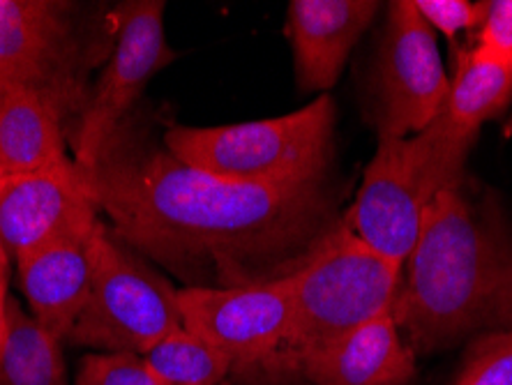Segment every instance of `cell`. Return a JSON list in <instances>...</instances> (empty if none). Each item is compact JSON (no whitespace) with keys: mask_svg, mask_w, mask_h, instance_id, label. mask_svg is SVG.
I'll return each mask as SVG.
<instances>
[{"mask_svg":"<svg viewBox=\"0 0 512 385\" xmlns=\"http://www.w3.org/2000/svg\"><path fill=\"white\" fill-rule=\"evenodd\" d=\"M111 233L187 286H240L291 275L337 224L323 178L229 183L157 148L127 120L79 169Z\"/></svg>","mask_w":512,"mask_h":385,"instance_id":"obj_1","label":"cell"},{"mask_svg":"<svg viewBox=\"0 0 512 385\" xmlns=\"http://www.w3.org/2000/svg\"><path fill=\"white\" fill-rule=\"evenodd\" d=\"M393 319L413 353L512 330V233L473 208L462 187L429 206L402 268Z\"/></svg>","mask_w":512,"mask_h":385,"instance_id":"obj_2","label":"cell"},{"mask_svg":"<svg viewBox=\"0 0 512 385\" xmlns=\"http://www.w3.org/2000/svg\"><path fill=\"white\" fill-rule=\"evenodd\" d=\"M402 266L335 224L291 273L293 316L284 342L252 372L270 385L303 379L305 369L346 335L393 312Z\"/></svg>","mask_w":512,"mask_h":385,"instance_id":"obj_3","label":"cell"},{"mask_svg":"<svg viewBox=\"0 0 512 385\" xmlns=\"http://www.w3.org/2000/svg\"><path fill=\"white\" fill-rule=\"evenodd\" d=\"M478 134L464 132L446 113L411 137H379L363 185L344 226L376 254L404 268L416 247L427 210L439 196L459 187Z\"/></svg>","mask_w":512,"mask_h":385,"instance_id":"obj_4","label":"cell"},{"mask_svg":"<svg viewBox=\"0 0 512 385\" xmlns=\"http://www.w3.org/2000/svg\"><path fill=\"white\" fill-rule=\"evenodd\" d=\"M335 102L321 95L280 118L164 132V148L192 169L229 183L300 185L326 178L333 155Z\"/></svg>","mask_w":512,"mask_h":385,"instance_id":"obj_5","label":"cell"},{"mask_svg":"<svg viewBox=\"0 0 512 385\" xmlns=\"http://www.w3.org/2000/svg\"><path fill=\"white\" fill-rule=\"evenodd\" d=\"M180 328L176 286L100 224L88 303L67 339L100 353L146 356Z\"/></svg>","mask_w":512,"mask_h":385,"instance_id":"obj_6","label":"cell"},{"mask_svg":"<svg viewBox=\"0 0 512 385\" xmlns=\"http://www.w3.org/2000/svg\"><path fill=\"white\" fill-rule=\"evenodd\" d=\"M162 0H130L114 12V49L79 113L72 137V160L79 169L93 164L127 113L157 72L173 63L176 51L169 47L164 30Z\"/></svg>","mask_w":512,"mask_h":385,"instance_id":"obj_7","label":"cell"},{"mask_svg":"<svg viewBox=\"0 0 512 385\" xmlns=\"http://www.w3.org/2000/svg\"><path fill=\"white\" fill-rule=\"evenodd\" d=\"M178 305L187 330L222 351L233 374L250 376L289 332L291 275L240 286H183Z\"/></svg>","mask_w":512,"mask_h":385,"instance_id":"obj_8","label":"cell"},{"mask_svg":"<svg viewBox=\"0 0 512 385\" xmlns=\"http://www.w3.org/2000/svg\"><path fill=\"white\" fill-rule=\"evenodd\" d=\"M450 79L443 70L434 30L413 0L388 7V24L376 60L379 137H411L423 132L446 104Z\"/></svg>","mask_w":512,"mask_h":385,"instance_id":"obj_9","label":"cell"},{"mask_svg":"<svg viewBox=\"0 0 512 385\" xmlns=\"http://www.w3.org/2000/svg\"><path fill=\"white\" fill-rule=\"evenodd\" d=\"M77 37L72 5L58 0H0V93L30 86L84 109L74 72Z\"/></svg>","mask_w":512,"mask_h":385,"instance_id":"obj_10","label":"cell"},{"mask_svg":"<svg viewBox=\"0 0 512 385\" xmlns=\"http://www.w3.org/2000/svg\"><path fill=\"white\" fill-rule=\"evenodd\" d=\"M97 220L100 210L72 157L0 178V238L17 261Z\"/></svg>","mask_w":512,"mask_h":385,"instance_id":"obj_11","label":"cell"},{"mask_svg":"<svg viewBox=\"0 0 512 385\" xmlns=\"http://www.w3.org/2000/svg\"><path fill=\"white\" fill-rule=\"evenodd\" d=\"M100 220L17 261L21 291L35 321L56 335L60 342L70 337L74 323L84 312L93 284L95 236Z\"/></svg>","mask_w":512,"mask_h":385,"instance_id":"obj_12","label":"cell"},{"mask_svg":"<svg viewBox=\"0 0 512 385\" xmlns=\"http://www.w3.org/2000/svg\"><path fill=\"white\" fill-rule=\"evenodd\" d=\"M376 0H293L286 17L300 88H333L360 35L379 12Z\"/></svg>","mask_w":512,"mask_h":385,"instance_id":"obj_13","label":"cell"},{"mask_svg":"<svg viewBox=\"0 0 512 385\" xmlns=\"http://www.w3.org/2000/svg\"><path fill=\"white\" fill-rule=\"evenodd\" d=\"M74 107L49 90L17 86L0 93V178L47 169L65 157V118Z\"/></svg>","mask_w":512,"mask_h":385,"instance_id":"obj_14","label":"cell"},{"mask_svg":"<svg viewBox=\"0 0 512 385\" xmlns=\"http://www.w3.org/2000/svg\"><path fill=\"white\" fill-rule=\"evenodd\" d=\"M416 353L404 342L393 312L353 330L305 369L312 385H409Z\"/></svg>","mask_w":512,"mask_h":385,"instance_id":"obj_15","label":"cell"},{"mask_svg":"<svg viewBox=\"0 0 512 385\" xmlns=\"http://www.w3.org/2000/svg\"><path fill=\"white\" fill-rule=\"evenodd\" d=\"M510 102L512 65L480 47L464 49L457 56L443 113L459 130L478 134L480 127L501 116Z\"/></svg>","mask_w":512,"mask_h":385,"instance_id":"obj_16","label":"cell"},{"mask_svg":"<svg viewBox=\"0 0 512 385\" xmlns=\"http://www.w3.org/2000/svg\"><path fill=\"white\" fill-rule=\"evenodd\" d=\"M7 335L0 346V385H65L60 339L7 298Z\"/></svg>","mask_w":512,"mask_h":385,"instance_id":"obj_17","label":"cell"},{"mask_svg":"<svg viewBox=\"0 0 512 385\" xmlns=\"http://www.w3.org/2000/svg\"><path fill=\"white\" fill-rule=\"evenodd\" d=\"M143 358L160 385H217L233 372L222 351L185 326L164 337Z\"/></svg>","mask_w":512,"mask_h":385,"instance_id":"obj_18","label":"cell"},{"mask_svg":"<svg viewBox=\"0 0 512 385\" xmlns=\"http://www.w3.org/2000/svg\"><path fill=\"white\" fill-rule=\"evenodd\" d=\"M455 385H512V330L476 337L466 351Z\"/></svg>","mask_w":512,"mask_h":385,"instance_id":"obj_19","label":"cell"},{"mask_svg":"<svg viewBox=\"0 0 512 385\" xmlns=\"http://www.w3.org/2000/svg\"><path fill=\"white\" fill-rule=\"evenodd\" d=\"M74 385H160L139 353H90Z\"/></svg>","mask_w":512,"mask_h":385,"instance_id":"obj_20","label":"cell"},{"mask_svg":"<svg viewBox=\"0 0 512 385\" xmlns=\"http://www.w3.org/2000/svg\"><path fill=\"white\" fill-rule=\"evenodd\" d=\"M420 17L434 33L455 40L464 30L480 28L487 12V3H469V0H413Z\"/></svg>","mask_w":512,"mask_h":385,"instance_id":"obj_21","label":"cell"},{"mask_svg":"<svg viewBox=\"0 0 512 385\" xmlns=\"http://www.w3.org/2000/svg\"><path fill=\"white\" fill-rule=\"evenodd\" d=\"M476 47L512 65V0H489Z\"/></svg>","mask_w":512,"mask_h":385,"instance_id":"obj_22","label":"cell"},{"mask_svg":"<svg viewBox=\"0 0 512 385\" xmlns=\"http://www.w3.org/2000/svg\"><path fill=\"white\" fill-rule=\"evenodd\" d=\"M7 282H10V252L0 238V303H7Z\"/></svg>","mask_w":512,"mask_h":385,"instance_id":"obj_23","label":"cell"},{"mask_svg":"<svg viewBox=\"0 0 512 385\" xmlns=\"http://www.w3.org/2000/svg\"><path fill=\"white\" fill-rule=\"evenodd\" d=\"M7 305V303H5ZM5 305L0 303V346L5 342V335H7V316H5Z\"/></svg>","mask_w":512,"mask_h":385,"instance_id":"obj_24","label":"cell"}]
</instances>
